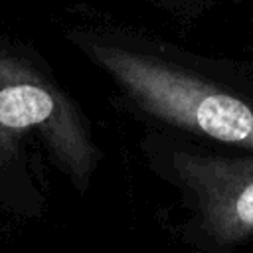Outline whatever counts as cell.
Listing matches in <instances>:
<instances>
[{"label":"cell","instance_id":"obj_1","mask_svg":"<svg viewBox=\"0 0 253 253\" xmlns=\"http://www.w3.org/2000/svg\"><path fill=\"white\" fill-rule=\"evenodd\" d=\"M65 38L152 128L253 152V69L115 24H75Z\"/></svg>","mask_w":253,"mask_h":253},{"label":"cell","instance_id":"obj_2","mask_svg":"<svg viewBox=\"0 0 253 253\" xmlns=\"http://www.w3.org/2000/svg\"><path fill=\"white\" fill-rule=\"evenodd\" d=\"M103 162L93 125L42 53L0 34V206L18 217L47 208L45 170L85 194Z\"/></svg>","mask_w":253,"mask_h":253},{"label":"cell","instance_id":"obj_3","mask_svg":"<svg viewBox=\"0 0 253 253\" xmlns=\"http://www.w3.org/2000/svg\"><path fill=\"white\" fill-rule=\"evenodd\" d=\"M140 150L156 178L180 196V239L198 253H233L253 241V152L150 128Z\"/></svg>","mask_w":253,"mask_h":253},{"label":"cell","instance_id":"obj_4","mask_svg":"<svg viewBox=\"0 0 253 253\" xmlns=\"http://www.w3.org/2000/svg\"><path fill=\"white\" fill-rule=\"evenodd\" d=\"M148 4H154L162 10H170V12H184V14H192L202 10L204 6H208L211 0H146Z\"/></svg>","mask_w":253,"mask_h":253}]
</instances>
